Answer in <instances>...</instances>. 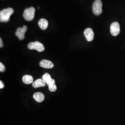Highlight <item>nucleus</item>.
Returning a JSON list of instances; mask_svg holds the SVG:
<instances>
[{"mask_svg":"<svg viewBox=\"0 0 125 125\" xmlns=\"http://www.w3.org/2000/svg\"><path fill=\"white\" fill-rule=\"evenodd\" d=\"M13 13V9L11 8L1 10L0 12V21L1 22H7L9 21L10 17Z\"/></svg>","mask_w":125,"mask_h":125,"instance_id":"obj_1","label":"nucleus"},{"mask_svg":"<svg viewBox=\"0 0 125 125\" xmlns=\"http://www.w3.org/2000/svg\"><path fill=\"white\" fill-rule=\"evenodd\" d=\"M35 12V9L32 7L26 9L24 11L23 17L27 21H30L34 18Z\"/></svg>","mask_w":125,"mask_h":125,"instance_id":"obj_2","label":"nucleus"},{"mask_svg":"<svg viewBox=\"0 0 125 125\" xmlns=\"http://www.w3.org/2000/svg\"><path fill=\"white\" fill-rule=\"evenodd\" d=\"M103 3L101 0H95L92 5L93 12L95 15H100L103 13Z\"/></svg>","mask_w":125,"mask_h":125,"instance_id":"obj_3","label":"nucleus"},{"mask_svg":"<svg viewBox=\"0 0 125 125\" xmlns=\"http://www.w3.org/2000/svg\"><path fill=\"white\" fill-rule=\"evenodd\" d=\"M27 47L29 49L35 50L39 52H42L45 50L44 45L38 41H35L34 42H31L29 43Z\"/></svg>","mask_w":125,"mask_h":125,"instance_id":"obj_4","label":"nucleus"},{"mask_svg":"<svg viewBox=\"0 0 125 125\" xmlns=\"http://www.w3.org/2000/svg\"><path fill=\"white\" fill-rule=\"evenodd\" d=\"M110 32L113 36H116L119 35L120 32V27L119 23H112L110 26Z\"/></svg>","mask_w":125,"mask_h":125,"instance_id":"obj_5","label":"nucleus"},{"mask_svg":"<svg viewBox=\"0 0 125 125\" xmlns=\"http://www.w3.org/2000/svg\"><path fill=\"white\" fill-rule=\"evenodd\" d=\"M27 27L26 26H23L22 28L19 27L17 28L15 35L18 37L20 40H23L25 39V34L27 31Z\"/></svg>","mask_w":125,"mask_h":125,"instance_id":"obj_6","label":"nucleus"},{"mask_svg":"<svg viewBox=\"0 0 125 125\" xmlns=\"http://www.w3.org/2000/svg\"><path fill=\"white\" fill-rule=\"evenodd\" d=\"M84 34L88 41L90 42L93 40L94 38V33L91 28H86L84 31Z\"/></svg>","mask_w":125,"mask_h":125,"instance_id":"obj_7","label":"nucleus"},{"mask_svg":"<svg viewBox=\"0 0 125 125\" xmlns=\"http://www.w3.org/2000/svg\"><path fill=\"white\" fill-rule=\"evenodd\" d=\"M40 66L46 69H52L54 67L53 62L49 60L43 59L41 60L40 63Z\"/></svg>","mask_w":125,"mask_h":125,"instance_id":"obj_8","label":"nucleus"},{"mask_svg":"<svg viewBox=\"0 0 125 125\" xmlns=\"http://www.w3.org/2000/svg\"><path fill=\"white\" fill-rule=\"evenodd\" d=\"M42 79L45 81L46 84L49 86L51 84H52L55 81L52 78L51 76L49 73H46L42 76Z\"/></svg>","mask_w":125,"mask_h":125,"instance_id":"obj_9","label":"nucleus"},{"mask_svg":"<svg viewBox=\"0 0 125 125\" xmlns=\"http://www.w3.org/2000/svg\"><path fill=\"white\" fill-rule=\"evenodd\" d=\"M46 85V83L42 79H38L32 83V86L34 88L45 87Z\"/></svg>","mask_w":125,"mask_h":125,"instance_id":"obj_10","label":"nucleus"},{"mask_svg":"<svg viewBox=\"0 0 125 125\" xmlns=\"http://www.w3.org/2000/svg\"><path fill=\"white\" fill-rule=\"evenodd\" d=\"M33 97L36 102L38 103H41L45 99V95L41 92H36L33 94Z\"/></svg>","mask_w":125,"mask_h":125,"instance_id":"obj_11","label":"nucleus"},{"mask_svg":"<svg viewBox=\"0 0 125 125\" xmlns=\"http://www.w3.org/2000/svg\"><path fill=\"white\" fill-rule=\"evenodd\" d=\"M38 25L40 28L43 30H45L47 29L48 26V21L45 19H41L38 22Z\"/></svg>","mask_w":125,"mask_h":125,"instance_id":"obj_12","label":"nucleus"},{"mask_svg":"<svg viewBox=\"0 0 125 125\" xmlns=\"http://www.w3.org/2000/svg\"><path fill=\"white\" fill-rule=\"evenodd\" d=\"M23 82L26 84H30L33 81V78L32 76L29 75H26L23 76L22 78Z\"/></svg>","mask_w":125,"mask_h":125,"instance_id":"obj_13","label":"nucleus"},{"mask_svg":"<svg viewBox=\"0 0 125 125\" xmlns=\"http://www.w3.org/2000/svg\"><path fill=\"white\" fill-rule=\"evenodd\" d=\"M48 87H49V90L51 92H55L57 89V86L55 84V81L52 84H51Z\"/></svg>","mask_w":125,"mask_h":125,"instance_id":"obj_14","label":"nucleus"},{"mask_svg":"<svg viewBox=\"0 0 125 125\" xmlns=\"http://www.w3.org/2000/svg\"><path fill=\"white\" fill-rule=\"evenodd\" d=\"M5 71V67L3 64L1 62H0V72H3Z\"/></svg>","mask_w":125,"mask_h":125,"instance_id":"obj_15","label":"nucleus"},{"mask_svg":"<svg viewBox=\"0 0 125 125\" xmlns=\"http://www.w3.org/2000/svg\"><path fill=\"white\" fill-rule=\"evenodd\" d=\"M4 85L3 84V83L2 81H0V88L1 89H3L4 88Z\"/></svg>","mask_w":125,"mask_h":125,"instance_id":"obj_16","label":"nucleus"},{"mask_svg":"<svg viewBox=\"0 0 125 125\" xmlns=\"http://www.w3.org/2000/svg\"><path fill=\"white\" fill-rule=\"evenodd\" d=\"M3 44L2 40V39L0 38V48L2 47H3Z\"/></svg>","mask_w":125,"mask_h":125,"instance_id":"obj_17","label":"nucleus"}]
</instances>
